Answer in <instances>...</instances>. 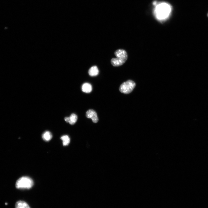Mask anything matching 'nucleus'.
<instances>
[{"label":"nucleus","instance_id":"nucleus-1","mask_svg":"<svg viewBox=\"0 0 208 208\" xmlns=\"http://www.w3.org/2000/svg\"><path fill=\"white\" fill-rule=\"evenodd\" d=\"M171 6L165 3H160L156 6L154 14L157 18L159 20L166 19L170 14L171 11Z\"/></svg>","mask_w":208,"mask_h":208},{"label":"nucleus","instance_id":"nucleus-2","mask_svg":"<svg viewBox=\"0 0 208 208\" xmlns=\"http://www.w3.org/2000/svg\"><path fill=\"white\" fill-rule=\"evenodd\" d=\"M116 58H112L111 63L114 67H119L123 65L126 61L128 58L127 52L123 49H119L114 52Z\"/></svg>","mask_w":208,"mask_h":208},{"label":"nucleus","instance_id":"nucleus-3","mask_svg":"<svg viewBox=\"0 0 208 208\" xmlns=\"http://www.w3.org/2000/svg\"><path fill=\"white\" fill-rule=\"evenodd\" d=\"M34 185V182L31 178L28 177H23L16 182V187L19 189H29Z\"/></svg>","mask_w":208,"mask_h":208},{"label":"nucleus","instance_id":"nucleus-4","mask_svg":"<svg viewBox=\"0 0 208 208\" xmlns=\"http://www.w3.org/2000/svg\"><path fill=\"white\" fill-rule=\"evenodd\" d=\"M136 85V84L134 81L131 80H129L123 83L121 85L119 90L122 93L128 94L132 91Z\"/></svg>","mask_w":208,"mask_h":208},{"label":"nucleus","instance_id":"nucleus-5","mask_svg":"<svg viewBox=\"0 0 208 208\" xmlns=\"http://www.w3.org/2000/svg\"><path fill=\"white\" fill-rule=\"evenodd\" d=\"M86 116L88 118H91L94 123H97L99 121L97 113L93 110H88L86 113Z\"/></svg>","mask_w":208,"mask_h":208},{"label":"nucleus","instance_id":"nucleus-6","mask_svg":"<svg viewBox=\"0 0 208 208\" xmlns=\"http://www.w3.org/2000/svg\"><path fill=\"white\" fill-rule=\"evenodd\" d=\"M82 89L83 92L89 93L91 92L92 91V87L90 84L85 83L82 85Z\"/></svg>","mask_w":208,"mask_h":208},{"label":"nucleus","instance_id":"nucleus-7","mask_svg":"<svg viewBox=\"0 0 208 208\" xmlns=\"http://www.w3.org/2000/svg\"><path fill=\"white\" fill-rule=\"evenodd\" d=\"M99 71L97 66L92 67L88 70V74L91 76H95L99 74Z\"/></svg>","mask_w":208,"mask_h":208},{"label":"nucleus","instance_id":"nucleus-8","mask_svg":"<svg viewBox=\"0 0 208 208\" xmlns=\"http://www.w3.org/2000/svg\"><path fill=\"white\" fill-rule=\"evenodd\" d=\"M15 208H31L25 202L19 201H17L15 205Z\"/></svg>","mask_w":208,"mask_h":208},{"label":"nucleus","instance_id":"nucleus-9","mask_svg":"<svg viewBox=\"0 0 208 208\" xmlns=\"http://www.w3.org/2000/svg\"><path fill=\"white\" fill-rule=\"evenodd\" d=\"M78 116L75 114H72L70 117H68V123L72 125L75 124L77 121Z\"/></svg>","mask_w":208,"mask_h":208},{"label":"nucleus","instance_id":"nucleus-10","mask_svg":"<svg viewBox=\"0 0 208 208\" xmlns=\"http://www.w3.org/2000/svg\"><path fill=\"white\" fill-rule=\"evenodd\" d=\"M52 137L51 133L49 131L45 132L42 135L43 139L45 141L50 140Z\"/></svg>","mask_w":208,"mask_h":208},{"label":"nucleus","instance_id":"nucleus-11","mask_svg":"<svg viewBox=\"0 0 208 208\" xmlns=\"http://www.w3.org/2000/svg\"><path fill=\"white\" fill-rule=\"evenodd\" d=\"M61 139L63 141V144L64 146L68 145L70 142V139L68 135H64L61 137Z\"/></svg>","mask_w":208,"mask_h":208},{"label":"nucleus","instance_id":"nucleus-12","mask_svg":"<svg viewBox=\"0 0 208 208\" xmlns=\"http://www.w3.org/2000/svg\"><path fill=\"white\" fill-rule=\"evenodd\" d=\"M5 204H6V205H7V204H8V203H5Z\"/></svg>","mask_w":208,"mask_h":208},{"label":"nucleus","instance_id":"nucleus-13","mask_svg":"<svg viewBox=\"0 0 208 208\" xmlns=\"http://www.w3.org/2000/svg\"><path fill=\"white\" fill-rule=\"evenodd\" d=\"M207 16L208 17V14H207Z\"/></svg>","mask_w":208,"mask_h":208}]
</instances>
